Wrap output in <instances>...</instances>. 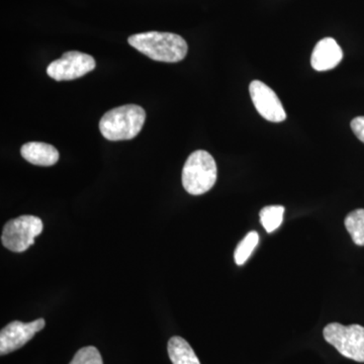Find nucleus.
I'll return each mask as SVG.
<instances>
[{"instance_id": "obj_1", "label": "nucleus", "mask_w": 364, "mask_h": 364, "mask_svg": "<svg viewBox=\"0 0 364 364\" xmlns=\"http://www.w3.org/2000/svg\"><path fill=\"white\" fill-rule=\"evenodd\" d=\"M129 44L155 61L176 63L186 58L188 43L176 33L147 32L129 38Z\"/></svg>"}, {"instance_id": "obj_14", "label": "nucleus", "mask_w": 364, "mask_h": 364, "mask_svg": "<svg viewBox=\"0 0 364 364\" xmlns=\"http://www.w3.org/2000/svg\"><path fill=\"white\" fill-rule=\"evenodd\" d=\"M258 242H259V236L257 232L252 231L246 235L245 238L238 244L235 250L234 259L236 264L243 265L248 260L254 249L257 246Z\"/></svg>"}, {"instance_id": "obj_15", "label": "nucleus", "mask_w": 364, "mask_h": 364, "mask_svg": "<svg viewBox=\"0 0 364 364\" xmlns=\"http://www.w3.org/2000/svg\"><path fill=\"white\" fill-rule=\"evenodd\" d=\"M69 364H104V361L97 348L87 346L78 350Z\"/></svg>"}, {"instance_id": "obj_13", "label": "nucleus", "mask_w": 364, "mask_h": 364, "mask_svg": "<svg viewBox=\"0 0 364 364\" xmlns=\"http://www.w3.org/2000/svg\"><path fill=\"white\" fill-rule=\"evenodd\" d=\"M284 208L282 205H267L260 210V222L267 233H272L284 221Z\"/></svg>"}, {"instance_id": "obj_12", "label": "nucleus", "mask_w": 364, "mask_h": 364, "mask_svg": "<svg viewBox=\"0 0 364 364\" xmlns=\"http://www.w3.org/2000/svg\"><path fill=\"white\" fill-rule=\"evenodd\" d=\"M352 240L358 246H364V210L358 208L347 215L344 221Z\"/></svg>"}, {"instance_id": "obj_5", "label": "nucleus", "mask_w": 364, "mask_h": 364, "mask_svg": "<svg viewBox=\"0 0 364 364\" xmlns=\"http://www.w3.org/2000/svg\"><path fill=\"white\" fill-rule=\"evenodd\" d=\"M42 220L35 215H21L6 223L2 231V245L21 253L28 250L35 243L36 237L42 233Z\"/></svg>"}, {"instance_id": "obj_6", "label": "nucleus", "mask_w": 364, "mask_h": 364, "mask_svg": "<svg viewBox=\"0 0 364 364\" xmlns=\"http://www.w3.org/2000/svg\"><path fill=\"white\" fill-rule=\"evenodd\" d=\"M95 68V60L85 53L71 51L53 61L47 68L50 77L56 81L74 80Z\"/></svg>"}, {"instance_id": "obj_10", "label": "nucleus", "mask_w": 364, "mask_h": 364, "mask_svg": "<svg viewBox=\"0 0 364 364\" xmlns=\"http://www.w3.org/2000/svg\"><path fill=\"white\" fill-rule=\"evenodd\" d=\"M21 154L26 161L38 166H52L59 160L58 150L46 143H26L21 147Z\"/></svg>"}, {"instance_id": "obj_2", "label": "nucleus", "mask_w": 364, "mask_h": 364, "mask_svg": "<svg viewBox=\"0 0 364 364\" xmlns=\"http://www.w3.org/2000/svg\"><path fill=\"white\" fill-rule=\"evenodd\" d=\"M146 119L143 107L126 105L105 112L100 122V133L109 141L131 140L141 130Z\"/></svg>"}, {"instance_id": "obj_7", "label": "nucleus", "mask_w": 364, "mask_h": 364, "mask_svg": "<svg viewBox=\"0 0 364 364\" xmlns=\"http://www.w3.org/2000/svg\"><path fill=\"white\" fill-rule=\"evenodd\" d=\"M46 322L40 318L31 323L14 321L6 326L0 332V354L6 355L21 348L31 339L44 329Z\"/></svg>"}, {"instance_id": "obj_4", "label": "nucleus", "mask_w": 364, "mask_h": 364, "mask_svg": "<svg viewBox=\"0 0 364 364\" xmlns=\"http://www.w3.org/2000/svg\"><path fill=\"white\" fill-rule=\"evenodd\" d=\"M324 338L346 358L364 363V327L331 323L324 328Z\"/></svg>"}, {"instance_id": "obj_8", "label": "nucleus", "mask_w": 364, "mask_h": 364, "mask_svg": "<svg viewBox=\"0 0 364 364\" xmlns=\"http://www.w3.org/2000/svg\"><path fill=\"white\" fill-rule=\"evenodd\" d=\"M249 91L254 107L261 117L272 123H280L287 119V112L282 102L269 86L262 81L253 80L249 86Z\"/></svg>"}, {"instance_id": "obj_3", "label": "nucleus", "mask_w": 364, "mask_h": 364, "mask_svg": "<svg viewBox=\"0 0 364 364\" xmlns=\"http://www.w3.org/2000/svg\"><path fill=\"white\" fill-rule=\"evenodd\" d=\"M217 176L214 157L207 151H195L182 169V186L191 195H203L215 186Z\"/></svg>"}, {"instance_id": "obj_11", "label": "nucleus", "mask_w": 364, "mask_h": 364, "mask_svg": "<svg viewBox=\"0 0 364 364\" xmlns=\"http://www.w3.org/2000/svg\"><path fill=\"white\" fill-rule=\"evenodd\" d=\"M168 354L173 364H200L191 345L179 336L172 337L169 340Z\"/></svg>"}, {"instance_id": "obj_9", "label": "nucleus", "mask_w": 364, "mask_h": 364, "mask_svg": "<svg viewBox=\"0 0 364 364\" xmlns=\"http://www.w3.org/2000/svg\"><path fill=\"white\" fill-rule=\"evenodd\" d=\"M343 59L341 48L333 38L318 41L312 53L311 64L316 71L331 70Z\"/></svg>"}, {"instance_id": "obj_16", "label": "nucleus", "mask_w": 364, "mask_h": 364, "mask_svg": "<svg viewBox=\"0 0 364 364\" xmlns=\"http://www.w3.org/2000/svg\"><path fill=\"white\" fill-rule=\"evenodd\" d=\"M351 129L359 140L364 143V117H358L352 119Z\"/></svg>"}]
</instances>
